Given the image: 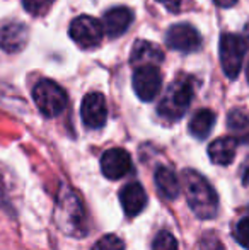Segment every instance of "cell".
Here are the masks:
<instances>
[{
    "label": "cell",
    "instance_id": "cell-1",
    "mask_svg": "<svg viewBox=\"0 0 249 250\" xmlns=\"http://www.w3.org/2000/svg\"><path fill=\"white\" fill-rule=\"evenodd\" d=\"M55 225L63 235L72 238H84L89 235L86 208L80 196L70 186L62 184L55 204Z\"/></svg>",
    "mask_w": 249,
    "mask_h": 250
},
{
    "label": "cell",
    "instance_id": "cell-2",
    "mask_svg": "<svg viewBox=\"0 0 249 250\" xmlns=\"http://www.w3.org/2000/svg\"><path fill=\"white\" fill-rule=\"evenodd\" d=\"M181 184L188 206L200 220H212L219 213V196L200 172L186 168L181 174Z\"/></svg>",
    "mask_w": 249,
    "mask_h": 250
},
{
    "label": "cell",
    "instance_id": "cell-3",
    "mask_svg": "<svg viewBox=\"0 0 249 250\" xmlns=\"http://www.w3.org/2000/svg\"><path fill=\"white\" fill-rule=\"evenodd\" d=\"M193 99V85L189 79H176L164 94L162 101L157 105V112L166 121H178L186 114Z\"/></svg>",
    "mask_w": 249,
    "mask_h": 250
},
{
    "label": "cell",
    "instance_id": "cell-4",
    "mask_svg": "<svg viewBox=\"0 0 249 250\" xmlns=\"http://www.w3.org/2000/svg\"><path fill=\"white\" fill-rule=\"evenodd\" d=\"M33 99L40 112L46 118H57L67 107V94L53 80H41L34 85Z\"/></svg>",
    "mask_w": 249,
    "mask_h": 250
},
{
    "label": "cell",
    "instance_id": "cell-5",
    "mask_svg": "<svg viewBox=\"0 0 249 250\" xmlns=\"http://www.w3.org/2000/svg\"><path fill=\"white\" fill-rule=\"evenodd\" d=\"M220 63L227 79H237L241 68H243L244 53H246V41L237 34H224L220 38Z\"/></svg>",
    "mask_w": 249,
    "mask_h": 250
},
{
    "label": "cell",
    "instance_id": "cell-6",
    "mask_svg": "<svg viewBox=\"0 0 249 250\" xmlns=\"http://www.w3.org/2000/svg\"><path fill=\"white\" fill-rule=\"evenodd\" d=\"M133 90L143 102L154 101L159 96L162 89V75L159 72V66L156 65H143L138 66L133 73Z\"/></svg>",
    "mask_w": 249,
    "mask_h": 250
},
{
    "label": "cell",
    "instance_id": "cell-7",
    "mask_svg": "<svg viewBox=\"0 0 249 250\" xmlns=\"http://www.w3.org/2000/svg\"><path fill=\"white\" fill-rule=\"evenodd\" d=\"M68 34L80 48H94L103 40V22L91 16H79L70 24Z\"/></svg>",
    "mask_w": 249,
    "mask_h": 250
},
{
    "label": "cell",
    "instance_id": "cell-8",
    "mask_svg": "<svg viewBox=\"0 0 249 250\" xmlns=\"http://www.w3.org/2000/svg\"><path fill=\"white\" fill-rule=\"evenodd\" d=\"M166 43L171 50L193 53L198 51L202 46V36L200 33L188 22L174 24L166 33Z\"/></svg>",
    "mask_w": 249,
    "mask_h": 250
},
{
    "label": "cell",
    "instance_id": "cell-9",
    "mask_svg": "<svg viewBox=\"0 0 249 250\" xmlns=\"http://www.w3.org/2000/svg\"><path fill=\"white\" fill-rule=\"evenodd\" d=\"M80 118L82 123L91 129H99L108 121V104L103 94L91 92L84 97L80 105Z\"/></svg>",
    "mask_w": 249,
    "mask_h": 250
},
{
    "label": "cell",
    "instance_id": "cell-10",
    "mask_svg": "<svg viewBox=\"0 0 249 250\" xmlns=\"http://www.w3.org/2000/svg\"><path fill=\"white\" fill-rule=\"evenodd\" d=\"M101 170L111 181L125 177L132 170V157L123 148H110L101 157Z\"/></svg>",
    "mask_w": 249,
    "mask_h": 250
},
{
    "label": "cell",
    "instance_id": "cell-11",
    "mask_svg": "<svg viewBox=\"0 0 249 250\" xmlns=\"http://www.w3.org/2000/svg\"><path fill=\"white\" fill-rule=\"evenodd\" d=\"M29 38L27 26L19 21L0 24V48L7 53H19L24 50Z\"/></svg>",
    "mask_w": 249,
    "mask_h": 250
},
{
    "label": "cell",
    "instance_id": "cell-12",
    "mask_svg": "<svg viewBox=\"0 0 249 250\" xmlns=\"http://www.w3.org/2000/svg\"><path fill=\"white\" fill-rule=\"evenodd\" d=\"M133 22V12L128 7H114L110 9L103 17V29L110 38H118L126 33Z\"/></svg>",
    "mask_w": 249,
    "mask_h": 250
},
{
    "label": "cell",
    "instance_id": "cell-13",
    "mask_svg": "<svg viewBox=\"0 0 249 250\" xmlns=\"http://www.w3.org/2000/svg\"><path fill=\"white\" fill-rule=\"evenodd\" d=\"M120 201L121 208L130 218L140 214L147 206V192L138 182H132V184L125 186L120 191Z\"/></svg>",
    "mask_w": 249,
    "mask_h": 250
},
{
    "label": "cell",
    "instance_id": "cell-14",
    "mask_svg": "<svg viewBox=\"0 0 249 250\" xmlns=\"http://www.w3.org/2000/svg\"><path fill=\"white\" fill-rule=\"evenodd\" d=\"M164 62V53L157 44L150 43V41H136L130 53V63L135 68L143 65H156L159 66Z\"/></svg>",
    "mask_w": 249,
    "mask_h": 250
},
{
    "label": "cell",
    "instance_id": "cell-15",
    "mask_svg": "<svg viewBox=\"0 0 249 250\" xmlns=\"http://www.w3.org/2000/svg\"><path fill=\"white\" fill-rule=\"evenodd\" d=\"M154 181H156V188L159 191L160 198L167 201H174L180 196L181 191L180 179H178V175L169 167H164V165L157 167L156 174H154Z\"/></svg>",
    "mask_w": 249,
    "mask_h": 250
},
{
    "label": "cell",
    "instance_id": "cell-16",
    "mask_svg": "<svg viewBox=\"0 0 249 250\" xmlns=\"http://www.w3.org/2000/svg\"><path fill=\"white\" fill-rule=\"evenodd\" d=\"M237 151V140L234 136H224L210 143L208 157L215 165H229Z\"/></svg>",
    "mask_w": 249,
    "mask_h": 250
},
{
    "label": "cell",
    "instance_id": "cell-17",
    "mask_svg": "<svg viewBox=\"0 0 249 250\" xmlns=\"http://www.w3.org/2000/svg\"><path fill=\"white\" fill-rule=\"evenodd\" d=\"M227 128L237 143L249 145V114L241 109H234L227 116Z\"/></svg>",
    "mask_w": 249,
    "mask_h": 250
},
{
    "label": "cell",
    "instance_id": "cell-18",
    "mask_svg": "<svg viewBox=\"0 0 249 250\" xmlns=\"http://www.w3.org/2000/svg\"><path fill=\"white\" fill-rule=\"evenodd\" d=\"M213 125H215V114H213V111H210V109H200L191 118L188 129L195 138L205 140L210 135V131L213 129Z\"/></svg>",
    "mask_w": 249,
    "mask_h": 250
},
{
    "label": "cell",
    "instance_id": "cell-19",
    "mask_svg": "<svg viewBox=\"0 0 249 250\" xmlns=\"http://www.w3.org/2000/svg\"><path fill=\"white\" fill-rule=\"evenodd\" d=\"M232 235L236 242L244 249H249V211L236 223L232 230Z\"/></svg>",
    "mask_w": 249,
    "mask_h": 250
},
{
    "label": "cell",
    "instance_id": "cell-20",
    "mask_svg": "<svg viewBox=\"0 0 249 250\" xmlns=\"http://www.w3.org/2000/svg\"><path fill=\"white\" fill-rule=\"evenodd\" d=\"M152 250H180V249H178V240L174 238V235L167 230H162L154 238Z\"/></svg>",
    "mask_w": 249,
    "mask_h": 250
},
{
    "label": "cell",
    "instance_id": "cell-21",
    "mask_svg": "<svg viewBox=\"0 0 249 250\" xmlns=\"http://www.w3.org/2000/svg\"><path fill=\"white\" fill-rule=\"evenodd\" d=\"M55 0H23V5L31 16H45L51 9Z\"/></svg>",
    "mask_w": 249,
    "mask_h": 250
},
{
    "label": "cell",
    "instance_id": "cell-22",
    "mask_svg": "<svg viewBox=\"0 0 249 250\" xmlns=\"http://www.w3.org/2000/svg\"><path fill=\"white\" fill-rule=\"evenodd\" d=\"M91 250H125V244L116 235H104Z\"/></svg>",
    "mask_w": 249,
    "mask_h": 250
},
{
    "label": "cell",
    "instance_id": "cell-23",
    "mask_svg": "<svg viewBox=\"0 0 249 250\" xmlns=\"http://www.w3.org/2000/svg\"><path fill=\"white\" fill-rule=\"evenodd\" d=\"M200 250H226L220 237L215 231H206L202 235V240H200Z\"/></svg>",
    "mask_w": 249,
    "mask_h": 250
},
{
    "label": "cell",
    "instance_id": "cell-24",
    "mask_svg": "<svg viewBox=\"0 0 249 250\" xmlns=\"http://www.w3.org/2000/svg\"><path fill=\"white\" fill-rule=\"evenodd\" d=\"M160 2L162 5H166V9H169L171 12H178L181 7V0H157Z\"/></svg>",
    "mask_w": 249,
    "mask_h": 250
},
{
    "label": "cell",
    "instance_id": "cell-25",
    "mask_svg": "<svg viewBox=\"0 0 249 250\" xmlns=\"http://www.w3.org/2000/svg\"><path fill=\"white\" fill-rule=\"evenodd\" d=\"M241 179H243V184L249 188V157L243 164V168H241Z\"/></svg>",
    "mask_w": 249,
    "mask_h": 250
},
{
    "label": "cell",
    "instance_id": "cell-26",
    "mask_svg": "<svg viewBox=\"0 0 249 250\" xmlns=\"http://www.w3.org/2000/svg\"><path fill=\"white\" fill-rule=\"evenodd\" d=\"M213 2H215L217 7H224V9H227V7L236 5L237 0H213Z\"/></svg>",
    "mask_w": 249,
    "mask_h": 250
},
{
    "label": "cell",
    "instance_id": "cell-27",
    "mask_svg": "<svg viewBox=\"0 0 249 250\" xmlns=\"http://www.w3.org/2000/svg\"><path fill=\"white\" fill-rule=\"evenodd\" d=\"M244 41H246V44H249V22L244 26V38H243Z\"/></svg>",
    "mask_w": 249,
    "mask_h": 250
},
{
    "label": "cell",
    "instance_id": "cell-28",
    "mask_svg": "<svg viewBox=\"0 0 249 250\" xmlns=\"http://www.w3.org/2000/svg\"><path fill=\"white\" fill-rule=\"evenodd\" d=\"M246 77H248V82H249V63H248V70H246Z\"/></svg>",
    "mask_w": 249,
    "mask_h": 250
}]
</instances>
